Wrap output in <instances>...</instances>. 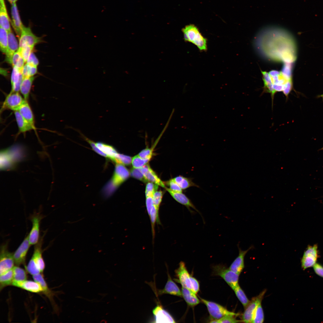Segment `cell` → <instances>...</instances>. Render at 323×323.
<instances>
[{"mask_svg": "<svg viewBox=\"0 0 323 323\" xmlns=\"http://www.w3.org/2000/svg\"><path fill=\"white\" fill-rule=\"evenodd\" d=\"M132 158L129 156L118 153L115 155L113 161L116 164L129 165L132 164Z\"/></svg>", "mask_w": 323, "mask_h": 323, "instance_id": "42", "label": "cell"}, {"mask_svg": "<svg viewBox=\"0 0 323 323\" xmlns=\"http://www.w3.org/2000/svg\"><path fill=\"white\" fill-rule=\"evenodd\" d=\"M146 205L147 211L148 215L150 216L152 207L153 205V197L149 196L146 197Z\"/></svg>", "mask_w": 323, "mask_h": 323, "instance_id": "56", "label": "cell"}, {"mask_svg": "<svg viewBox=\"0 0 323 323\" xmlns=\"http://www.w3.org/2000/svg\"><path fill=\"white\" fill-rule=\"evenodd\" d=\"M6 60L13 67L17 68L21 71L24 65L25 62L18 50L10 57L6 58Z\"/></svg>", "mask_w": 323, "mask_h": 323, "instance_id": "31", "label": "cell"}, {"mask_svg": "<svg viewBox=\"0 0 323 323\" xmlns=\"http://www.w3.org/2000/svg\"><path fill=\"white\" fill-rule=\"evenodd\" d=\"M33 278L34 281L37 282L40 285L43 289L42 292L51 300H52V292L48 287L42 274L40 273L33 275Z\"/></svg>", "mask_w": 323, "mask_h": 323, "instance_id": "34", "label": "cell"}, {"mask_svg": "<svg viewBox=\"0 0 323 323\" xmlns=\"http://www.w3.org/2000/svg\"><path fill=\"white\" fill-rule=\"evenodd\" d=\"M166 184L170 187L169 189L173 191L176 192H182V189L173 179H170L167 181L166 182Z\"/></svg>", "mask_w": 323, "mask_h": 323, "instance_id": "53", "label": "cell"}, {"mask_svg": "<svg viewBox=\"0 0 323 323\" xmlns=\"http://www.w3.org/2000/svg\"><path fill=\"white\" fill-rule=\"evenodd\" d=\"M235 316H224L220 319H216L217 323H234L240 322V320L237 319L234 317Z\"/></svg>", "mask_w": 323, "mask_h": 323, "instance_id": "52", "label": "cell"}, {"mask_svg": "<svg viewBox=\"0 0 323 323\" xmlns=\"http://www.w3.org/2000/svg\"><path fill=\"white\" fill-rule=\"evenodd\" d=\"M265 292V291L262 292L258 296L254 298L250 301L242 316V320L245 323H252L254 312L258 305L261 303L263 296Z\"/></svg>", "mask_w": 323, "mask_h": 323, "instance_id": "14", "label": "cell"}, {"mask_svg": "<svg viewBox=\"0 0 323 323\" xmlns=\"http://www.w3.org/2000/svg\"><path fill=\"white\" fill-rule=\"evenodd\" d=\"M8 33L5 29L0 27V47L1 51L5 54L8 49Z\"/></svg>", "mask_w": 323, "mask_h": 323, "instance_id": "38", "label": "cell"}, {"mask_svg": "<svg viewBox=\"0 0 323 323\" xmlns=\"http://www.w3.org/2000/svg\"><path fill=\"white\" fill-rule=\"evenodd\" d=\"M82 136L91 145L93 150L96 153L105 157H107V155L100 150L96 146L95 143L92 140L89 139L82 134H81Z\"/></svg>", "mask_w": 323, "mask_h": 323, "instance_id": "51", "label": "cell"}, {"mask_svg": "<svg viewBox=\"0 0 323 323\" xmlns=\"http://www.w3.org/2000/svg\"><path fill=\"white\" fill-rule=\"evenodd\" d=\"M264 315L261 303L257 307L253 316L252 323H262L263 322Z\"/></svg>", "mask_w": 323, "mask_h": 323, "instance_id": "41", "label": "cell"}, {"mask_svg": "<svg viewBox=\"0 0 323 323\" xmlns=\"http://www.w3.org/2000/svg\"><path fill=\"white\" fill-rule=\"evenodd\" d=\"M206 306L210 316L213 319H219L228 316H237L238 314L228 310L223 306L216 303L200 298Z\"/></svg>", "mask_w": 323, "mask_h": 323, "instance_id": "6", "label": "cell"}, {"mask_svg": "<svg viewBox=\"0 0 323 323\" xmlns=\"http://www.w3.org/2000/svg\"><path fill=\"white\" fill-rule=\"evenodd\" d=\"M33 48L34 47L30 46H25L19 48L18 51L20 53L25 62H26L32 52Z\"/></svg>", "mask_w": 323, "mask_h": 323, "instance_id": "48", "label": "cell"}, {"mask_svg": "<svg viewBox=\"0 0 323 323\" xmlns=\"http://www.w3.org/2000/svg\"><path fill=\"white\" fill-rule=\"evenodd\" d=\"M20 149L17 146H12L3 150L1 153V168L3 170L11 169L21 160Z\"/></svg>", "mask_w": 323, "mask_h": 323, "instance_id": "5", "label": "cell"}, {"mask_svg": "<svg viewBox=\"0 0 323 323\" xmlns=\"http://www.w3.org/2000/svg\"><path fill=\"white\" fill-rule=\"evenodd\" d=\"M117 189L110 180L103 188V194L105 197H108L112 195Z\"/></svg>", "mask_w": 323, "mask_h": 323, "instance_id": "49", "label": "cell"}, {"mask_svg": "<svg viewBox=\"0 0 323 323\" xmlns=\"http://www.w3.org/2000/svg\"><path fill=\"white\" fill-rule=\"evenodd\" d=\"M25 267L26 271L32 275L41 273L39 269L31 258L27 266H25Z\"/></svg>", "mask_w": 323, "mask_h": 323, "instance_id": "46", "label": "cell"}, {"mask_svg": "<svg viewBox=\"0 0 323 323\" xmlns=\"http://www.w3.org/2000/svg\"><path fill=\"white\" fill-rule=\"evenodd\" d=\"M167 274V280L166 284L163 289L159 290L158 294L160 295L168 294L182 297L181 291L176 284L172 280L168 272Z\"/></svg>", "mask_w": 323, "mask_h": 323, "instance_id": "21", "label": "cell"}, {"mask_svg": "<svg viewBox=\"0 0 323 323\" xmlns=\"http://www.w3.org/2000/svg\"><path fill=\"white\" fill-rule=\"evenodd\" d=\"M159 210H158L154 205H153L152 207L150 215L149 216L151 221L152 231L153 239H154L155 234V223L156 222H157L159 223Z\"/></svg>", "mask_w": 323, "mask_h": 323, "instance_id": "40", "label": "cell"}, {"mask_svg": "<svg viewBox=\"0 0 323 323\" xmlns=\"http://www.w3.org/2000/svg\"><path fill=\"white\" fill-rule=\"evenodd\" d=\"M13 280V269L0 275V288L1 290L5 287L12 285Z\"/></svg>", "mask_w": 323, "mask_h": 323, "instance_id": "36", "label": "cell"}, {"mask_svg": "<svg viewBox=\"0 0 323 323\" xmlns=\"http://www.w3.org/2000/svg\"><path fill=\"white\" fill-rule=\"evenodd\" d=\"M11 4L16 3L18 0H7Z\"/></svg>", "mask_w": 323, "mask_h": 323, "instance_id": "58", "label": "cell"}, {"mask_svg": "<svg viewBox=\"0 0 323 323\" xmlns=\"http://www.w3.org/2000/svg\"><path fill=\"white\" fill-rule=\"evenodd\" d=\"M0 7H5L4 0H0Z\"/></svg>", "mask_w": 323, "mask_h": 323, "instance_id": "57", "label": "cell"}, {"mask_svg": "<svg viewBox=\"0 0 323 323\" xmlns=\"http://www.w3.org/2000/svg\"><path fill=\"white\" fill-rule=\"evenodd\" d=\"M185 41L191 42L196 46L199 50H207V41L195 25L190 24L182 29Z\"/></svg>", "mask_w": 323, "mask_h": 323, "instance_id": "4", "label": "cell"}, {"mask_svg": "<svg viewBox=\"0 0 323 323\" xmlns=\"http://www.w3.org/2000/svg\"><path fill=\"white\" fill-rule=\"evenodd\" d=\"M239 255L231 265L229 269L234 272L240 275L244 267V258L247 253L254 248L252 246L247 250H242L238 244Z\"/></svg>", "mask_w": 323, "mask_h": 323, "instance_id": "15", "label": "cell"}, {"mask_svg": "<svg viewBox=\"0 0 323 323\" xmlns=\"http://www.w3.org/2000/svg\"><path fill=\"white\" fill-rule=\"evenodd\" d=\"M158 185L153 182H148L146 185L145 191L146 197H153L155 192L157 191L158 188Z\"/></svg>", "mask_w": 323, "mask_h": 323, "instance_id": "47", "label": "cell"}, {"mask_svg": "<svg viewBox=\"0 0 323 323\" xmlns=\"http://www.w3.org/2000/svg\"><path fill=\"white\" fill-rule=\"evenodd\" d=\"M95 144L100 150L107 155L108 158L113 161L118 152L112 146L100 142H97Z\"/></svg>", "mask_w": 323, "mask_h": 323, "instance_id": "33", "label": "cell"}, {"mask_svg": "<svg viewBox=\"0 0 323 323\" xmlns=\"http://www.w3.org/2000/svg\"><path fill=\"white\" fill-rule=\"evenodd\" d=\"M14 114L19 133H25L32 130H36V128L25 120L18 111H14Z\"/></svg>", "mask_w": 323, "mask_h": 323, "instance_id": "25", "label": "cell"}, {"mask_svg": "<svg viewBox=\"0 0 323 323\" xmlns=\"http://www.w3.org/2000/svg\"><path fill=\"white\" fill-rule=\"evenodd\" d=\"M23 77L21 71L17 67H13L11 77V92H19Z\"/></svg>", "mask_w": 323, "mask_h": 323, "instance_id": "24", "label": "cell"}, {"mask_svg": "<svg viewBox=\"0 0 323 323\" xmlns=\"http://www.w3.org/2000/svg\"><path fill=\"white\" fill-rule=\"evenodd\" d=\"M42 237L40 238L38 242L35 245L33 253L31 258L39 268L41 273H42L45 267V263L42 257Z\"/></svg>", "mask_w": 323, "mask_h": 323, "instance_id": "20", "label": "cell"}, {"mask_svg": "<svg viewBox=\"0 0 323 323\" xmlns=\"http://www.w3.org/2000/svg\"><path fill=\"white\" fill-rule=\"evenodd\" d=\"M130 175L129 172L124 165L116 164L113 175L110 180L117 188L128 178Z\"/></svg>", "mask_w": 323, "mask_h": 323, "instance_id": "13", "label": "cell"}, {"mask_svg": "<svg viewBox=\"0 0 323 323\" xmlns=\"http://www.w3.org/2000/svg\"><path fill=\"white\" fill-rule=\"evenodd\" d=\"M153 314L156 323H175V322L169 313L158 304L153 310Z\"/></svg>", "mask_w": 323, "mask_h": 323, "instance_id": "19", "label": "cell"}, {"mask_svg": "<svg viewBox=\"0 0 323 323\" xmlns=\"http://www.w3.org/2000/svg\"><path fill=\"white\" fill-rule=\"evenodd\" d=\"M130 174L132 177L144 183L149 182L143 175L141 172V167L135 168L133 167L131 168L130 170Z\"/></svg>", "mask_w": 323, "mask_h": 323, "instance_id": "44", "label": "cell"}, {"mask_svg": "<svg viewBox=\"0 0 323 323\" xmlns=\"http://www.w3.org/2000/svg\"><path fill=\"white\" fill-rule=\"evenodd\" d=\"M19 288L33 293H38L43 292L40 285L35 281L26 280L21 284Z\"/></svg>", "mask_w": 323, "mask_h": 323, "instance_id": "30", "label": "cell"}, {"mask_svg": "<svg viewBox=\"0 0 323 323\" xmlns=\"http://www.w3.org/2000/svg\"><path fill=\"white\" fill-rule=\"evenodd\" d=\"M8 33V49L6 54V58L11 57L19 48L17 40L13 33L11 31Z\"/></svg>", "mask_w": 323, "mask_h": 323, "instance_id": "29", "label": "cell"}, {"mask_svg": "<svg viewBox=\"0 0 323 323\" xmlns=\"http://www.w3.org/2000/svg\"><path fill=\"white\" fill-rule=\"evenodd\" d=\"M165 188L176 201L185 206L190 212H194L192 208L200 214L190 199L182 192H174L166 187Z\"/></svg>", "mask_w": 323, "mask_h": 323, "instance_id": "18", "label": "cell"}, {"mask_svg": "<svg viewBox=\"0 0 323 323\" xmlns=\"http://www.w3.org/2000/svg\"><path fill=\"white\" fill-rule=\"evenodd\" d=\"M237 297L242 304L244 307L246 308L248 305L250 301L249 300L245 293L238 284L233 290Z\"/></svg>", "mask_w": 323, "mask_h": 323, "instance_id": "39", "label": "cell"}, {"mask_svg": "<svg viewBox=\"0 0 323 323\" xmlns=\"http://www.w3.org/2000/svg\"><path fill=\"white\" fill-rule=\"evenodd\" d=\"M35 77L33 76L23 78L20 91L25 100H28L31 86Z\"/></svg>", "mask_w": 323, "mask_h": 323, "instance_id": "28", "label": "cell"}, {"mask_svg": "<svg viewBox=\"0 0 323 323\" xmlns=\"http://www.w3.org/2000/svg\"><path fill=\"white\" fill-rule=\"evenodd\" d=\"M318 256L317 245L309 246L304 252L301 259V268L304 270L313 267L316 263Z\"/></svg>", "mask_w": 323, "mask_h": 323, "instance_id": "8", "label": "cell"}, {"mask_svg": "<svg viewBox=\"0 0 323 323\" xmlns=\"http://www.w3.org/2000/svg\"><path fill=\"white\" fill-rule=\"evenodd\" d=\"M26 63L27 64L36 67H37L39 64L38 59L32 52L30 54Z\"/></svg>", "mask_w": 323, "mask_h": 323, "instance_id": "54", "label": "cell"}, {"mask_svg": "<svg viewBox=\"0 0 323 323\" xmlns=\"http://www.w3.org/2000/svg\"><path fill=\"white\" fill-rule=\"evenodd\" d=\"M269 74L275 94L277 92H282L288 97L292 88V79L285 77L281 71L273 70Z\"/></svg>", "mask_w": 323, "mask_h": 323, "instance_id": "3", "label": "cell"}, {"mask_svg": "<svg viewBox=\"0 0 323 323\" xmlns=\"http://www.w3.org/2000/svg\"><path fill=\"white\" fill-rule=\"evenodd\" d=\"M21 72L23 78L33 76L37 72V68L26 63L23 67Z\"/></svg>", "mask_w": 323, "mask_h": 323, "instance_id": "43", "label": "cell"}, {"mask_svg": "<svg viewBox=\"0 0 323 323\" xmlns=\"http://www.w3.org/2000/svg\"><path fill=\"white\" fill-rule=\"evenodd\" d=\"M141 170L145 178L149 182H153L163 188H166L164 182L158 177L148 164H147L141 167Z\"/></svg>", "mask_w": 323, "mask_h": 323, "instance_id": "22", "label": "cell"}, {"mask_svg": "<svg viewBox=\"0 0 323 323\" xmlns=\"http://www.w3.org/2000/svg\"><path fill=\"white\" fill-rule=\"evenodd\" d=\"M25 100L19 92H10L3 102L1 111L6 109L18 111Z\"/></svg>", "mask_w": 323, "mask_h": 323, "instance_id": "9", "label": "cell"}, {"mask_svg": "<svg viewBox=\"0 0 323 323\" xmlns=\"http://www.w3.org/2000/svg\"><path fill=\"white\" fill-rule=\"evenodd\" d=\"M173 179L182 190H185L191 187H199V186L193 181L192 178H191L179 175Z\"/></svg>", "mask_w": 323, "mask_h": 323, "instance_id": "32", "label": "cell"}, {"mask_svg": "<svg viewBox=\"0 0 323 323\" xmlns=\"http://www.w3.org/2000/svg\"><path fill=\"white\" fill-rule=\"evenodd\" d=\"M163 197V192L161 191H156L153 196V205L159 210Z\"/></svg>", "mask_w": 323, "mask_h": 323, "instance_id": "50", "label": "cell"}, {"mask_svg": "<svg viewBox=\"0 0 323 323\" xmlns=\"http://www.w3.org/2000/svg\"><path fill=\"white\" fill-rule=\"evenodd\" d=\"M19 48L25 46L34 47L41 41V39L35 35L30 27L24 26L19 38Z\"/></svg>", "mask_w": 323, "mask_h": 323, "instance_id": "10", "label": "cell"}, {"mask_svg": "<svg viewBox=\"0 0 323 323\" xmlns=\"http://www.w3.org/2000/svg\"><path fill=\"white\" fill-rule=\"evenodd\" d=\"M43 218L42 215L38 213L32 215L30 218L32 223L31 230L28 235L29 242L31 245H36L40 239L39 230L41 221Z\"/></svg>", "mask_w": 323, "mask_h": 323, "instance_id": "11", "label": "cell"}, {"mask_svg": "<svg viewBox=\"0 0 323 323\" xmlns=\"http://www.w3.org/2000/svg\"><path fill=\"white\" fill-rule=\"evenodd\" d=\"M31 245L28 235L13 253L15 263L16 265L25 264L27 255Z\"/></svg>", "mask_w": 323, "mask_h": 323, "instance_id": "12", "label": "cell"}, {"mask_svg": "<svg viewBox=\"0 0 323 323\" xmlns=\"http://www.w3.org/2000/svg\"><path fill=\"white\" fill-rule=\"evenodd\" d=\"M262 73L264 85V91L271 94L272 100L275 94L272 88L270 75L269 73L266 71H262Z\"/></svg>", "mask_w": 323, "mask_h": 323, "instance_id": "37", "label": "cell"}, {"mask_svg": "<svg viewBox=\"0 0 323 323\" xmlns=\"http://www.w3.org/2000/svg\"><path fill=\"white\" fill-rule=\"evenodd\" d=\"M315 273L319 276L323 278V266L316 263L313 266Z\"/></svg>", "mask_w": 323, "mask_h": 323, "instance_id": "55", "label": "cell"}, {"mask_svg": "<svg viewBox=\"0 0 323 323\" xmlns=\"http://www.w3.org/2000/svg\"><path fill=\"white\" fill-rule=\"evenodd\" d=\"M318 97H321V98H322L323 100V94L321 95H319L318 96Z\"/></svg>", "mask_w": 323, "mask_h": 323, "instance_id": "59", "label": "cell"}, {"mask_svg": "<svg viewBox=\"0 0 323 323\" xmlns=\"http://www.w3.org/2000/svg\"><path fill=\"white\" fill-rule=\"evenodd\" d=\"M220 268L217 271V274L222 277L233 290L238 284L239 275L229 268Z\"/></svg>", "mask_w": 323, "mask_h": 323, "instance_id": "16", "label": "cell"}, {"mask_svg": "<svg viewBox=\"0 0 323 323\" xmlns=\"http://www.w3.org/2000/svg\"><path fill=\"white\" fill-rule=\"evenodd\" d=\"M258 36L263 38L261 50L269 58L285 63H292L295 60V42L285 30L275 27H268L263 29Z\"/></svg>", "mask_w": 323, "mask_h": 323, "instance_id": "1", "label": "cell"}, {"mask_svg": "<svg viewBox=\"0 0 323 323\" xmlns=\"http://www.w3.org/2000/svg\"><path fill=\"white\" fill-rule=\"evenodd\" d=\"M150 160V159H142L138 155H137L132 158V164L134 168H141L147 164Z\"/></svg>", "mask_w": 323, "mask_h": 323, "instance_id": "45", "label": "cell"}, {"mask_svg": "<svg viewBox=\"0 0 323 323\" xmlns=\"http://www.w3.org/2000/svg\"><path fill=\"white\" fill-rule=\"evenodd\" d=\"M7 10L6 7H0V27L6 30L8 32L11 31L10 23Z\"/></svg>", "mask_w": 323, "mask_h": 323, "instance_id": "35", "label": "cell"}, {"mask_svg": "<svg viewBox=\"0 0 323 323\" xmlns=\"http://www.w3.org/2000/svg\"><path fill=\"white\" fill-rule=\"evenodd\" d=\"M11 25L19 38L24 25L21 21L16 3L11 4Z\"/></svg>", "mask_w": 323, "mask_h": 323, "instance_id": "17", "label": "cell"}, {"mask_svg": "<svg viewBox=\"0 0 323 323\" xmlns=\"http://www.w3.org/2000/svg\"><path fill=\"white\" fill-rule=\"evenodd\" d=\"M13 280L12 285L19 287L21 284L27 280V275L26 271L18 266L13 268Z\"/></svg>", "mask_w": 323, "mask_h": 323, "instance_id": "26", "label": "cell"}, {"mask_svg": "<svg viewBox=\"0 0 323 323\" xmlns=\"http://www.w3.org/2000/svg\"><path fill=\"white\" fill-rule=\"evenodd\" d=\"M176 279L182 287L187 288L196 294L199 289L197 280L191 276L188 271L184 262L181 261L178 267L175 271Z\"/></svg>", "mask_w": 323, "mask_h": 323, "instance_id": "2", "label": "cell"}, {"mask_svg": "<svg viewBox=\"0 0 323 323\" xmlns=\"http://www.w3.org/2000/svg\"><path fill=\"white\" fill-rule=\"evenodd\" d=\"M8 243L3 244L1 246L0 252V275L13 269L15 262L13 253L8 248Z\"/></svg>", "mask_w": 323, "mask_h": 323, "instance_id": "7", "label": "cell"}, {"mask_svg": "<svg viewBox=\"0 0 323 323\" xmlns=\"http://www.w3.org/2000/svg\"><path fill=\"white\" fill-rule=\"evenodd\" d=\"M182 296L187 304L189 306H195L200 303V301L196 294L190 290L183 287L181 288Z\"/></svg>", "mask_w": 323, "mask_h": 323, "instance_id": "27", "label": "cell"}, {"mask_svg": "<svg viewBox=\"0 0 323 323\" xmlns=\"http://www.w3.org/2000/svg\"><path fill=\"white\" fill-rule=\"evenodd\" d=\"M18 111L25 120L36 127L34 115L28 100H24Z\"/></svg>", "mask_w": 323, "mask_h": 323, "instance_id": "23", "label": "cell"}]
</instances>
